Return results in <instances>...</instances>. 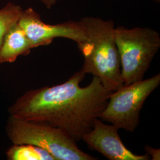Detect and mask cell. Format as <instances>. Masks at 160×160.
Returning a JSON list of instances; mask_svg holds the SVG:
<instances>
[{"label": "cell", "mask_w": 160, "mask_h": 160, "mask_svg": "<svg viewBox=\"0 0 160 160\" xmlns=\"http://www.w3.org/2000/svg\"><path fill=\"white\" fill-rule=\"evenodd\" d=\"M86 75L80 69L62 84L25 92L8 108L10 116L57 128L80 141L92 131L112 93L95 76L88 86H80Z\"/></svg>", "instance_id": "cell-1"}, {"label": "cell", "mask_w": 160, "mask_h": 160, "mask_svg": "<svg viewBox=\"0 0 160 160\" xmlns=\"http://www.w3.org/2000/svg\"><path fill=\"white\" fill-rule=\"evenodd\" d=\"M87 39L78 45L84 61L81 70L97 77L109 92L123 86L121 77L120 57L116 46L114 23L112 20L95 17L80 19Z\"/></svg>", "instance_id": "cell-2"}, {"label": "cell", "mask_w": 160, "mask_h": 160, "mask_svg": "<svg viewBox=\"0 0 160 160\" xmlns=\"http://www.w3.org/2000/svg\"><path fill=\"white\" fill-rule=\"evenodd\" d=\"M114 38L120 57L123 85L143 79L160 48V34L149 28H115Z\"/></svg>", "instance_id": "cell-3"}, {"label": "cell", "mask_w": 160, "mask_h": 160, "mask_svg": "<svg viewBox=\"0 0 160 160\" xmlns=\"http://www.w3.org/2000/svg\"><path fill=\"white\" fill-rule=\"evenodd\" d=\"M6 133L13 144H31L43 149L55 160H96L61 129L10 116Z\"/></svg>", "instance_id": "cell-4"}, {"label": "cell", "mask_w": 160, "mask_h": 160, "mask_svg": "<svg viewBox=\"0 0 160 160\" xmlns=\"http://www.w3.org/2000/svg\"><path fill=\"white\" fill-rule=\"evenodd\" d=\"M160 84V74L146 80L123 85L112 92L99 119L118 129L135 131L140 123V113L150 94Z\"/></svg>", "instance_id": "cell-5"}, {"label": "cell", "mask_w": 160, "mask_h": 160, "mask_svg": "<svg viewBox=\"0 0 160 160\" xmlns=\"http://www.w3.org/2000/svg\"><path fill=\"white\" fill-rule=\"evenodd\" d=\"M18 24L24 30L33 49L48 45L58 38L73 40L77 45L87 39L85 30L79 21L69 20L57 24H47L42 20L40 14L32 8L23 10Z\"/></svg>", "instance_id": "cell-6"}, {"label": "cell", "mask_w": 160, "mask_h": 160, "mask_svg": "<svg viewBox=\"0 0 160 160\" xmlns=\"http://www.w3.org/2000/svg\"><path fill=\"white\" fill-rule=\"evenodd\" d=\"M118 130L113 125H108L97 118L94 122L92 131L82 140L89 148L98 152L109 160H150L147 154H135L126 148Z\"/></svg>", "instance_id": "cell-7"}, {"label": "cell", "mask_w": 160, "mask_h": 160, "mask_svg": "<svg viewBox=\"0 0 160 160\" xmlns=\"http://www.w3.org/2000/svg\"><path fill=\"white\" fill-rule=\"evenodd\" d=\"M33 49L18 22L7 32L0 47V64L12 63L21 55L29 54Z\"/></svg>", "instance_id": "cell-8"}, {"label": "cell", "mask_w": 160, "mask_h": 160, "mask_svg": "<svg viewBox=\"0 0 160 160\" xmlns=\"http://www.w3.org/2000/svg\"><path fill=\"white\" fill-rule=\"evenodd\" d=\"M6 156L8 160H55L46 150L31 144H13Z\"/></svg>", "instance_id": "cell-9"}, {"label": "cell", "mask_w": 160, "mask_h": 160, "mask_svg": "<svg viewBox=\"0 0 160 160\" xmlns=\"http://www.w3.org/2000/svg\"><path fill=\"white\" fill-rule=\"evenodd\" d=\"M23 10L20 6L11 2L0 9V47L7 32L18 22Z\"/></svg>", "instance_id": "cell-10"}, {"label": "cell", "mask_w": 160, "mask_h": 160, "mask_svg": "<svg viewBox=\"0 0 160 160\" xmlns=\"http://www.w3.org/2000/svg\"><path fill=\"white\" fill-rule=\"evenodd\" d=\"M145 154L148 155L150 160H160V149L158 148H154L150 147L148 145H145L144 147Z\"/></svg>", "instance_id": "cell-11"}, {"label": "cell", "mask_w": 160, "mask_h": 160, "mask_svg": "<svg viewBox=\"0 0 160 160\" xmlns=\"http://www.w3.org/2000/svg\"><path fill=\"white\" fill-rule=\"evenodd\" d=\"M38 1H40L44 6L46 7L47 8L50 9L53 6H55L58 0H37Z\"/></svg>", "instance_id": "cell-12"}, {"label": "cell", "mask_w": 160, "mask_h": 160, "mask_svg": "<svg viewBox=\"0 0 160 160\" xmlns=\"http://www.w3.org/2000/svg\"><path fill=\"white\" fill-rule=\"evenodd\" d=\"M153 1H154L155 2H160V0H153Z\"/></svg>", "instance_id": "cell-13"}]
</instances>
